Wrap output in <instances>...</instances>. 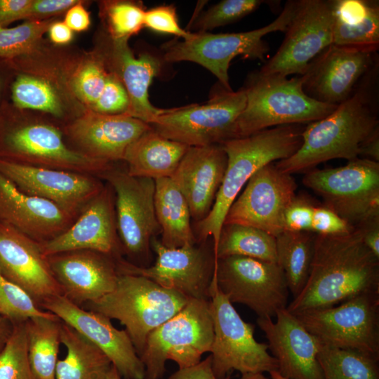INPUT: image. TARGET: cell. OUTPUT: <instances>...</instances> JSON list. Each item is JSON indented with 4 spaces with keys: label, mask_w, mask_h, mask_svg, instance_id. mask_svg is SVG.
I'll return each instance as SVG.
<instances>
[{
    "label": "cell",
    "mask_w": 379,
    "mask_h": 379,
    "mask_svg": "<svg viewBox=\"0 0 379 379\" xmlns=\"http://www.w3.org/2000/svg\"><path fill=\"white\" fill-rule=\"evenodd\" d=\"M369 293H379V258L354 228L343 235L316 234L309 277L286 310L296 314L331 307Z\"/></svg>",
    "instance_id": "cell-1"
},
{
    "label": "cell",
    "mask_w": 379,
    "mask_h": 379,
    "mask_svg": "<svg viewBox=\"0 0 379 379\" xmlns=\"http://www.w3.org/2000/svg\"><path fill=\"white\" fill-rule=\"evenodd\" d=\"M378 66L366 74L352 95L326 117L310 123L299 149L274 165L292 175L307 172L333 159L359 158L363 142L378 128L375 84Z\"/></svg>",
    "instance_id": "cell-2"
},
{
    "label": "cell",
    "mask_w": 379,
    "mask_h": 379,
    "mask_svg": "<svg viewBox=\"0 0 379 379\" xmlns=\"http://www.w3.org/2000/svg\"><path fill=\"white\" fill-rule=\"evenodd\" d=\"M302 124L281 125L220 144L227 155L221 185L208 214L197 224L199 239L211 237L215 251L225 215L251 177L274 161L287 159L300 147Z\"/></svg>",
    "instance_id": "cell-3"
},
{
    "label": "cell",
    "mask_w": 379,
    "mask_h": 379,
    "mask_svg": "<svg viewBox=\"0 0 379 379\" xmlns=\"http://www.w3.org/2000/svg\"><path fill=\"white\" fill-rule=\"evenodd\" d=\"M242 88L246 102L237 121L235 138L281 125L310 124L326 117L338 106L308 96L300 75L288 79L257 71L249 75Z\"/></svg>",
    "instance_id": "cell-4"
},
{
    "label": "cell",
    "mask_w": 379,
    "mask_h": 379,
    "mask_svg": "<svg viewBox=\"0 0 379 379\" xmlns=\"http://www.w3.org/2000/svg\"><path fill=\"white\" fill-rule=\"evenodd\" d=\"M0 159L98 177L111 168L69 148L54 126L31 121L12 104H0Z\"/></svg>",
    "instance_id": "cell-5"
},
{
    "label": "cell",
    "mask_w": 379,
    "mask_h": 379,
    "mask_svg": "<svg viewBox=\"0 0 379 379\" xmlns=\"http://www.w3.org/2000/svg\"><path fill=\"white\" fill-rule=\"evenodd\" d=\"M189 298L146 277L119 274L114 289L84 305L126 327L138 357L149 334L178 313Z\"/></svg>",
    "instance_id": "cell-6"
},
{
    "label": "cell",
    "mask_w": 379,
    "mask_h": 379,
    "mask_svg": "<svg viewBox=\"0 0 379 379\" xmlns=\"http://www.w3.org/2000/svg\"><path fill=\"white\" fill-rule=\"evenodd\" d=\"M299 3L300 0L288 1L277 18L256 29L224 34L197 32H192L186 39H173L162 46L163 58L167 62L197 63L215 76L223 88L232 91L228 74L232 59L241 55L243 58L264 62L269 46L263 36L272 32H285Z\"/></svg>",
    "instance_id": "cell-7"
},
{
    "label": "cell",
    "mask_w": 379,
    "mask_h": 379,
    "mask_svg": "<svg viewBox=\"0 0 379 379\" xmlns=\"http://www.w3.org/2000/svg\"><path fill=\"white\" fill-rule=\"evenodd\" d=\"M210 300L189 299L173 317L147 336L139 356L145 368L144 379H161L166 361H175L179 368L197 365L210 352L213 341Z\"/></svg>",
    "instance_id": "cell-8"
},
{
    "label": "cell",
    "mask_w": 379,
    "mask_h": 379,
    "mask_svg": "<svg viewBox=\"0 0 379 379\" xmlns=\"http://www.w3.org/2000/svg\"><path fill=\"white\" fill-rule=\"evenodd\" d=\"M209 295L214 331L210 356L215 376L224 379L234 370L241 374L277 371V361L270 354L268 345L255 339V326L243 320L213 277Z\"/></svg>",
    "instance_id": "cell-9"
},
{
    "label": "cell",
    "mask_w": 379,
    "mask_h": 379,
    "mask_svg": "<svg viewBox=\"0 0 379 379\" xmlns=\"http://www.w3.org/2000/svg\"><path fill=\"white\" fill-rule=\"evenodd\" d=\"M246 102L243 88L222 89L206 103L166 109L149 125L161 136L188 147H204L235 138Z\"/></svg>",
    "instance_id": "cell-10"
},
{
    "label": "cell",
    "mask_w": 379,
    "mask_h": 379,
    "mask_svg": "<svg viewBox=\"0 0 379 379\" xmlns=\"http://www.w3.org/2000/svg\"><path fill=\"white\" fill-rule=\"evenodd\" d=\"M302 183L353 227L379 215V162L357 158L337 168H313Z\"/></svg>",
    "instance_id": "cell-11"
},
{
    "label": "cell",
    "mask_w": 379,
    "mask_h": 379,
    "mask_svg": "<svg viewBox=\"0 0 379 379\" xmlns=\"http://www.w3.org/2000/svg\"><path fill=\"white\" fill-rule=\"evenodd\" d=\"M293 314L323 345L379 356V293Z\"/></svg>",
    "instance_id": "cell-12"
},
{
    "label": "cell",
    "mask_w": 379,
    "mask_h": 379,
    "mask_svg": "<svg viewBox=\"0 0 379 379\" xmlns=\"http://www.w3.org/2000/svg\"><path fill=\"white\" fill-rule=\"evenodd\" d=\"M213 277L232 303L244 305L258 317H275L286 308L289 290L277 262L232 255L215 261Z\"/></svg>",
    "instance_id": "cell-13"
},
{
    "label": "cell",
    "mask_w": 379,
    "mask_h": 379,
    "mask_svg": "<svg viewBox=\"0 0 379 379\" xmlns=\"http://www.w3.org/2000/svg\"><path fill=\"white\" fill-rule=\"evenodd\" d=\"M333 1L300 0L282 44L258 71L287 77L302 75L308 65L333 44Z\"/></svg>",
    "instance_id": "cell-14"
},
{
    "label": "cell",
    "mask_w": 379,
    "mask_h": 379,
    "mask_svg": "<svg viewBox=\"0 0 379 379\" xmlns=\"http://www.w3.org/2000/svg\"><path fill=\"white\" fill-rule=\"evenodd\" d=\"M114 190L118 236L134 258H147L152 237L160 230L154 209V180L134 177L112 168L98 175Z\"/></svg>",
    "instance_id": "cell-15"
},
{
    "label": "cell",
    "mask_w": 379,
    "mask_h": 379,
    "mask_svg": "<svg viewBox=\"0 0 379 379\" xmlns=\"http://www.w3.org/2000/svg\"><path fill=\"white\" fill-rule=\"evenodd\" d=\"M292 175L269 164L257 171L230 207L223 225L239 224L276 237L284 231V213L296 195Z\"/></svg>",
    "instance_id": "cell-16"
},
{
    "label": "cell",
    "mask_w": 379,
    "mask_h": 379,
    "mask_svg": "<svg viewBox=\"0 0 379 379\" xmlns=\"http://www.w3.org/2000/svg\"><path fill=\"white\" fill-rule=\"evenodd\" d=\"M151 245L157 254L153 265L140 267L121 258L117 260L119 274L146 277L189 299L210 300L214 255L211 256L195 245L168 248L155 239L151 241Z\"/></svg>",
    "instance_id": "cell-17"
},
{
    "label": "cell",
    "mask_w": 379,
    "mask_h": 379,
    "mask_svg": "<svg viewBox=\"0 0 379 379\" xmlns=\"http://www.w3.org/2000/svg\"><path fill=\"white\" fill-rule=\"evenodd\" d=\"M376 55L377 52L331 44L300 75L303 91L319 102L338 105L378 66Z\"/></svg>",
    "instance_id": "cell-18"
},
{
    "label": "cell",
    "mask_w": 379,
    "mask_h": 379,
    "mask_svg": "<svg viewBox=\"0 0 379 379\" xmlns=\"http://www.w3.org/2000/svg\"><path fill=\"white\" fill-rule=\"evenodd\" d=\"M0 173L22 191L51 201L76 218L105 187L93 175L2 159Z\"/></svg>",
    "instance_id": "cell-19"
},
{
    "label": "cell",
    "mask_w": 379,
    "mask_h": 379,
    "mask_svg": "<svg viewBox=\"0 0 379 379\" xmlns=\"http://www.w3.org/2000/svg\"><path fill=\"white\" fill-rule=\"evenodd\" d=\"M99 347L124 379H144L145 368L124 330L116 328L110 319L77 305L62 295L41 305Z\"/></svg>",
    "instance_id": "cell-20"
},
{
    "label": "cell",
    "mask_w": 379,
    "mask_h": 379,
    "mask_svg": "<svg viewBox=\"0 0 379 379\" xmlns=\"http://www.w3.org/2000/svg\"><path fill=\"white\" fill-rule=\"evenodd\" d=\"M111 187L103 189L86 205L74 222L62 233L39 243L43 254L90 250L121 259L122 246L118 236L115 206Z\"/></svg>",
    "instance_id": "cell-21"
},
{
    "label": "cell",
    "mask_w": 379,
    "mask_h": 379,
    "mask_svg": "<svg viewBox=\"0 0 379 379\" xmlns=\"http://www.w3.org/2000/svg\"><path fill=\"white\" fill-rule=\"evenodd\" d=\"M276 320L258 317L257 324L278 364L277 372L286 379H323L318 354L321 343L286 308Z\"/></svg>",
    "instance_id": "cell-22"
},
{
    "label": "cell",
    "mask_w": 379,
    "mask_h": 379,
    "mask_svg": "<svg viewBox=\"0 0 379 379\" xmlns=\"http://www.w3.org/2000/svg\"><path fill=\"white\" fill-rule=\"evenodd\" d=\"M62 295L81 307L112 291L119 272L117 260L90 250H77L46 257Z\"/></svg>",
    "instance_id": "cell-23"
},
{
    "label": "cell",
    "mask_w": 379,
    "mask_h": 379,
    "mask_svg": "<svg viewBox=\"0 0 379 379\" xmlns=\"http://www.w3.org/2000/svg\"><path fill=\"white\" fill-rule=\"evenodd\" d=\"M0 270L38 304L62 295L40 244L0 222Z\"/></svg>",
    "instance_id": "cell-24"
},
{
    "label": "cell",
    "mask_w": 379,
    "mask_h": 379,
    "mask_svg": "<svg viewBox=\"0 0 379 379\" xmlns=\"http://www.w3.org/2000/svg\"><path fill=\"white\" fill-rule=\"evenodd\" d=\"M150 128L148 124L125 114L91 111L72 123L67 133L79 152L110 166L123 160L128 147Z\"/></svg>",
    "instance_id": "cell-25"
},
{
    "label": "cell",
    "mask_w": 379,
    "mask_h": 379,
    "mask_svg": "<svg viewBox=\"0 0 379 379\" xmlns=\"http://www.w3.org/2000/svg\"><path fill=\"white\" fill-rule=\"evenodd\" d=\"M76 219L54 203L22 191L0 173V222L41 244L62 233Z\"/></svg>",
    "instance_id": "cell-26"
},
{
    "label": "cell",
    "mask_w": 379,
    "mask_h": 379,
    "mask_svg": "<svg viewBox=\"0 0 379 379\" xmlns=\"http://www.w3.org/2000/svg\"><path fill=\"white\" fill-rule=\"evenodd\" d=\"M220 144L189 147L171 177L185 198L191 217L197 222L210 212L227 166Z\"/></svg>",
    "instance_id": "cell-27"
},
{
    "label": "cell",
    "mask_w": 379,
    "mask_h": 379,
    "mask_svg": "<svg viewBox=\"0 0 379 379\" xmlns=\"http://www.w3.org/2000/svg\"><path fill=\"white\" fill-rule=\"evenodd\" d=\"M106 63L124 86L129 100L125 114L148 124L166 109L154 107L149 100L148 90L154 77L161 70V60L150 53L135 58L128 45V40L111 39L106 52Z\"/></svg>",
    "instance_id": "cell-28"
},
{
    "label": "cell",
    "mask_w": 379,
    "mask_h": 379,
    "mask_svg": "<svg viewBox=\"0 0 379 379\" xmlns=\"http://www.w3.org/2000/svg\"><path fill=\"white\" fill-rule=\"evenodd\" d=\"M188 147L151 128L128 147L123 160L131 176L153 180L171 178Z\"/></svg>",
    "instance_id": "cell-29"
},
{
    "label": "cell",
    "mask_w": 379,
    "mask_h": 379,
    "mask_svg": "<svg viewBox=\"0 0 379 379\" xmlns=\"http://www.w3.org/2000/svg\"><path fill=\"white\" fill-rule=\"evenodd\" d=\"M154 209L161 232V244L168 248L195 245L188 204L171 178L154 180Z\"/></svg>",
    "instance_id": "cell-30"
},
{
    "label": "cell",
    "mask_w": 379,
    "mask_h": 379,
    "mask_svg": "<svg viewBox=\"0 0 379 379\" xmlns=\"http://www.w3.org/2000/svg\"><path fill=\"white\" fill-rule=\"evenodd\" d=\"M61 343L66 357L58 360L56 379H106L112 366L107 355L74 328L60 320Z\"/></svg>",
    "instance_id": "cell-31"
},
{
    "label": "cell",
    "mask_w": 379,
    "mask_h": 379,
    "mask_svg": "<svg viewBox=\"0 0 379 379\" xmlns=\"http://www.w3.org/2000/svg\"><path fill=\"white\" fill-rule=\"evenodd\" d=\"M316 234L283 231L276 238L277 264L282 269L293 298L302 291L310 275Z\"/></svg>",
    "instance_id": "cell-32"
},
{
    "label": "cell",
    "mask_w": 379,
    "mask_h": 379,
    "mask_svg": "<svg viewBox=\"0 0 379 379\" xmlns=\"http://www.w3.org/2000/svg\"><path fill=\"white\" fill-rule=\"evenodd\" d=\"M27 352L35 379H56L60 349V319L57 317L30 318L26 321Z\"/></svg>",
    "instance_id": "cell-33"
},
{
    "label": "cell",
    "mask_w": 379,
    "mask_h": 379,
    "mask_svg": "<svg viewBox=\"0 0 379 379\" xmlns=\"http://www.w3.org/2000/svg\"><path fill=\"white\" fill-rule=\"evenodd\" d=\"M232 255L277 262L276 238L255 227L239 224L223 225L214 252L215 261Z\"/></svg>",
    "instance_id": "cell-34"
},
{
    "label": "cell",
    "mask_w": 379,
    "mask_h": 379,
    "mask_svg": "<svg viewBox=\"0 0 379 379\" xmlns=\"http://www.w3.org/2000/svg\"><path fill=\"white\" fill-rule=\"evenodd\" d=\"M318 360L323 379H379V356L321 344Z\"/></svg>",
    "instance_id": "cell-35"
},
{
    "label": "cell",
    "mask_w": 379,
    "mask_h": 379,
    "mask_svg": "<svg viewBox=\"0 0 379 379\" xmlns=\"http://www.w3.org/2000/svg\"><path fill=\"white\" fill-rule=\"evenodd\" d=\"M13 105L19 109H32L56 117L62 114V105L56 91L44 79L18 74L11 86Z\"/></svg>",
    "instance_id": "cell-36"
},
{
    "label": "cell",
    "mask_w": 379,
    "mask_h": 379,
    "mask_svg": "<svg viewBox=\"0 0 379 379\" xmlns=\"http://www.w3.org/2000/svg\"><path fill=\"white\" fill-rule=\"evenodd\" d=\"M333 44L377 52L379 47L378 1H373L366 17L356 23L345 24L334 19Z\"/></svg>",
    "instance_id": "cell-37"
},
{
    "label": "cell",
    "mask_w": 379,
    "mask_h": 379,
    "mask_svg": "<svg viewBox=\"0 0 379 379\" xmlns=\"http://www.w3.org/2000/svg\"><path fill=\"white\" fill-rule=\"evenodd\" d=\"M0 379H35L28 358L26 321L14 323L0 352Z\"/></svg>",
    "instance_id": "cell-38"
},
{
    "label": "cell",
    "mask_w": 379,
    "mask_h": 379,
    "mask_svg": "<svg viewBox=\"0 0 379 379\" xmlns=\"http://www.w3.org/2000/svg\"><path fill=\"white\" fill-rule=\"evenodd\" d=\"M51 23V20H27L14 27H0V58L10 61L29 53Z\"/></svg>",
    "instance_id": "cell-39"
},
{
    "label": "cell",
    "mask_w": 379,
    "mask_h": 379,
    "mask_svg": "<svg viewBox=\"0 0 379 379\" xmlns=\"http://www.w3.org/2000/svg\"><path fill=\"white\" fill-rule=\"evenodd\" d=\"M145 11L140 1L105 2L103 12L111 39L128 40L138 34L144 27Z\"/></svg>",
    "instance_id": "cell-40"
},
{
    "label": "cell",
    "mask_w": 379,
    "mask_h": 379,
    "mask_svg": "<svg viewBox=\"0 0 379 379\" xmlns=\"http://www.w3.org/2000/svg\"><path fill=\"white\" fill-rule=\"evenodd\" d=\"M0 314L13 323L26 321L37 317L56 316L43 310L25 290L5 277L1 270Z\"/></svg>",
    "instance_id": "cell-41"
},
{
    "label": "cell",
    "mask_w": 379,
    "mask_h": 379,
    "mask_svg": "<svg viewBox=\"0 0 379 379\" xmlns=\"http://www.w3.org/2000/svg\"><path fill=\"white\" fill-rule=\"evenodd\" d=\"M263 2L260 0L221 1L194 20L191 28L197 32H208L232 23L253 12Z\"/></svg>",
    "instance_id": "cell-42"
},
{
    "label": "cell",
    "mask_w": 379,
    "mask_h": 379,
    "mask_svg": "<svg viewBox=\"0 0 379 379\" xmlns=\"http://www.w3.org/2000/svg\"><path fill=\"white\" fill-rule=\"evenodd\" d=\"M103 62L90 61L83 65L74 77L72 86L81 100L91 108L101 95L108 72Z\"/></svg>",
    "instance_id": "cell-43"
},
{
    "label": "cell",
    "mask_w": 379,
    "mask_h": 379,
    "mask_svg": "<svg viewBox=\"0 0 379 379\" xmlns=\"http://www.w3.org/2000/svg\"><path fill=\"white\" fill-rule=\"evenodd\" d=\"M128 106V96L122 83L114 74L108 72L103 91L91 111L102 114H123Z\"/></svg>",
    "instance_id": "cell-44"
},
{
    "label": "cell",
    "mask_w": 379,
    "mask_h": 379,
    "mask_svg": "<svg viewBox=\"0 0 379 379\" xmlns=\"http://www.w3.org/2000/svg\"><path fill=\"white\" fill-rule=\"evenodd\" d=\"M144 27L158 33L168 34L186 39L190 31L182 29L178 22L176 8L171 5H161L145 11Z\"/></svg>",
    "instance_id": "cell-45"
},
{
    "label": "cell",
    "mask_w": 379,
    "mask_h": 379,
    "mask_svg": "<svg viewBox=\"0 0 379 379\" xmlns=\"http://www.w3.org/2000/svg\"><path fill=\"white\" fill-rule=\"evenodd\" d=\"M316 204L309 197L295 195L284 213V231L311 232Z\"/></svg>",
    "instance_id": "cell-46"
},
{
    "label": "cell",
    "mask_w": 379,
    "mask_h": 379,
    "mask_svg": "<svg viewBox=\"0 0 379 379\" xmlns=\"http://www.w3.org/2000/svg\"><path fill=\"white\" fill-rule=\"evenodd\" d=\"M354 227L334 211L316 204L312 216L311 232L316 234L336 236L348 234Z\"/></svg>",
    "instance_id": "cell-47"
},
{
    "label": "cell",
    "mask_w": 379,
    "mask_h": 379,
    "mask_svg": "<svg viewBox=\"0 0 379 379\" xmlns=\"http://www.w3.org/2000/svg\"><path fill=\"white\" fill-rule=\"evenodd\" d=\"M77 0H32L27 20H42L68 10Z\"/></svg>",
    "instance_id": "cell-48"
},
{
    "label": "cell",
    "mask_w": 379,
    "mask_h": 379,
    "mask_svg": "<svg viewBox=\"0 0 379 379\" xmlns=\"http://www.w3.org/2000/svg\"><path fill=\"white\" fill-rule=\"evenodd\" d=\"M32 0H0V27L26 19Z\"/></svg>",
    "instance_id": "cell-49"
},
{
    "label": "cell",
    "mask_w": 379,
    "mask_h": 379,
    "mask_svg": "<svg viewBox=\"0 0 379 379\" xmlns=\"http://www.w3.org/2000/svg\"><path fill=\"white\" fill-rule=\"evenodd\" d=\"M354 228L364 244L379 258V215L369 218Z\"/></svg>",
    "instance_id": "cell-50"
},
{
    "label": "cell",
    "mask_w": 379,
    "mask_h": 379,
    "mask_svg": "<svg viewBox=\"0 0 379 379\" xmlns=\"http://www.w3.org/2000/svg\"><path fill=\"white\" fill-rule=\"evenodd\" d=\"M168 379H218L211 368V359L209 355L199 364L186 368H179L171 374ZM224 379H230V375Z\"/></svg>",
    "instance_id": "cell-51"
},
{
    "label": "cell",
    "mask_w": 379,
    "mask_h": 379,
    "mask_svg": "<svg viewBox=\"0 0 379 379\" xmlns=\"http://www.w3.org/2000/svg\"><path fill=\"white\" fill-rule=\"evenodd\" d=\"M64 22L72 32H81L88 28L91 24L89 13L81 1L67 10Z\"/></svg>",
    "instance_id": "cell-52"
},
{
    "label": "cell",
    "mask_w": 379,
    "mask_h": 379,
    "mask_svg": "<svg viewBox=\"0 0 379 379\" xmlns=\"http://www.w3.org/2000/svg\"><path fill=\"white\" fill-rule=\"evenodd\" d=\"M50 39L57 44H65L71 41L73 37L72 31L64 22L51 23L48 29Z\"/></svg>",
    "instance_id": "cell-53"
},
{
    "label": "cell",
    "mask_w": 379,
    "mask_h": 379,
    "mask_svg": "<svg viewBox=\"0 0 379 379\" xmlns=\"http://www.w3.org/2000/svg\"><path fill=\"white\" fill-rule=\"evenodd\" d=\"M359 156L379 162V128L376 129L361 145Z\"/></svg>",
    "instance_id": "cell-54"
},
{
    "label": "cell",
    "mask_w": 379,
    "mask_h": 379,
    "mask_svg": "<svg viewBox=\"0 0 379 379\" xmlns=\"http://www.w3.org/2000/svg\"><path fill=\"white\" fill-rule=\"evenodd\" d=\"M14 323L0 314V352L13 331Z\"/></svg>",
    "instance_id": "cell-55"
},
{
    "label": "cell",
    "mask_w": 379,
    "mask_h": 379,
    "mask_svg": "<svg viewBox=\"0 0 379 379\" xmlns=\"http://www.w3.org/2000/svg\"><path fill=\"white\" fill-rule=\"evenodd\" d=\"M11 67L8 61L0 58V104L4 102L2 96L8 81Z\"/></svg>",
    "instance_id": "cell-56"
},
{
    "label": "cell",
    "mask_w": 379,
    "mask_h": 379,
    "mask_svg": "<svg viewBox=\"0 0 379 379\" xmlns=\"http://www.w3.org/2000/svg\"><path fill=\"white\" fill-rule=\"evenodd\" d=\"M238 379H272L264 375V373H245L241 374V377Z\"/></svg>",
    "instance_id": "cell-57"
},
{
    "label": "cell",
    "mask_w": 379,
    "mask_h": 379,
    "mask_svg": "<svg viewBox=\"0 0 379 379\" xmlns=\"http://www.w3.org/2000/svg\"><path fill=\"white\" fill-rule=\"evenodd\" d=\"M106 379H121V376L114 366L112 365Z\"/></svg>",
    "instance_id": "cell-58"
},
{
    "label": "cell",
    "mask_w": 379,
    "mask_h": 379,
    "mask_svg": "<svg viewBox=\"0 0 379 379\" xmlns=\"http://www.w3.org/2000/svg\"><path fill=\"white\" fill-rule=\"evenodd\" d=\"M269 374L272 379H286L282 377L277 371H272Z\"/></svg>",
    "instance_id": "cell-59"
}]
</instances>
